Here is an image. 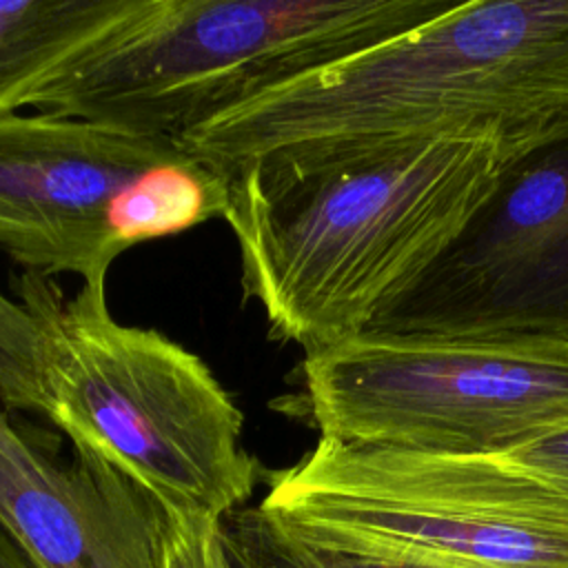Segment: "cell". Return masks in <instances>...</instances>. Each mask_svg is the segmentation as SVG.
<instances>
[{"instance_id":"obj_10","label":"cell","mask_w":568,"mask_h":568,"mask_svg":"<svg viewBox=\"0 0 568 568\" xmlns=\"http://www.w3.org/2000/svg\"><path fill=\"white\" fill-rule=\"evenodd\" d=\"M140 4L142 0H2L0 115L36 106L69 64Z\"/></svg>"},{"instance_id":"obj_2","label":"cell","mask_w":568,"mask_h":568,"mask_svg":"<svg viewBox=\"0 0 568 568\" xmlns=\"http://www.w3.org/2000/svg\"><path fill=\"white\" fill-rule=\"evenodd\" d=\"M517 162L484 131L375 162H257L226 178L242 291L304 353L390 315L444 260Z\"/></svg>"},{"instance_id":"obj_5","label":"cell","mask_w":568,"mask_h":568,"mask_svg":"<svg viewBox=\"0 0 568 568\" xmlns=\"http://www.w3.org/2000/svg\"><path fill=\"white\" fill-rule=\"evenodd\" d=\"M291 532L437 568H568V495L501 455L320 437L257 504Z\"/></svg>"},{"instance_id":"obj_12","label":"cell","mask_w":568,"mask_h":568,"mask_svg":"<svg viewBox=\"0 0 568 568\" xmlns=\"http://www.w3.org/2000/svg\"><path fill=\"white\" fill-rule=\"evenodd\" d=\"M42 333L22 302L0 291V397L7 408L42 413Z\"/></svg>"},{"instance_id":"obj_9","label":"cell","mask_w":568,"mask_h":568,"mask_svg":"<svg viewBox=\"0 0 568 568\" xmlns=\"http://www.w3.org/2000/svg\"><path fill=\"white\" fill-rule=\"evenodd\" d=\"M0 526L36 568H162L171 517L106 462L60 459L4 408Z\"/></svg>"},{"instance_id":"obj_3","label":"cell","mask_w":568,"mask_h":568,"mask_svg":"<svg viewBox=\"0 0 568 568\" xmlns=\"http://www.w3.org/2000/svg\"><path fill=\"white\" fill-rule=\"evenodd\" d=\"M22 304L42 333V415L144 488L171 517L222 521L253 495L260 462L244 415L195 353L118 322L106 286L73 297L27 273Z\"/></svg>"},{"instance_id":"obj_8","label":"cell","mask_w":568,"mask_h":568,"mask_svg":"<svg viewBox=\"0 0 568 568\" xmlns=\"http://www.w3.org/2000/svg\"><path fill=\"white\" fill-rule=\"evenodd\" d=\"M184 155L173 138L38 113L0 115V251L27 273L106 286L126 251L118 220L133 182Z\"/></svg>"},{"instance_id":"obj_11","label":"cell","mask_w":568,"mask_h":568,"mask_svg":"<svg viewBox=\"0 0 568 568\" xmlns=\"http://www.w3.org/2000/svg\"><path fill=\"white\" fill-rule=\"evenodd\" d=\"M222 526L237 568H437L304 539L257 506L233 510Z\"/></svg>"},{"instance_id":"obj_13","label":"cell","mask_w":568,"mask_h":568,"mask_svg":"<svg viewBox=\"0 0 568 568\" xmlns=\"http://www.w3.org/2000/svg\"><path fill=\"white\" fill-rule=\"evenodd\" d=\"M162 568H237L222 521L171 517Z\"/></svg>"},{"instance_id":"obj_14","label":"cell","mask_w":568,"mask_h":568,"mask_svg":"<svg viewBox=\"0 0 568 568\" xmlns=\"http://www.w3.org/2000/svg\"><path fill=\"white\" fill-rule=\"evenodd\" d=\"M501 457L568 495V424L530 439Z\"/></svg>"},{"instance_id":"obj_1","label":"cell","mask_w":568,"mask_h":568,"mask_svg":"<svg viewBox=\"0 0 568 568\" xmlns=\"http://www.w3.org/2000/svg\"><path fill=\"white\" fill-rule=\"evenodd\" d=\"M568 115V0H466L282 78L173 140L224 180L257 162L344 166L497 131L515 158Z\"/></svg>"},{"instance_id":"obj_17","label":"cell","mask_w":568,"mask_h":568,"mask_svg":"<svg viewBox=\"0 0 568 568\" xmlns=\"http://www.w3.org/2000/svg\"><path fill=\"white\" fill-rule=\"evenodd\" d=\"M4 408H7V406H4V402H2V397H0V413H2Z\"/></svg>"},{"instance_id":"obj_7","label":"cell","mask_w":568,"mask_h":568,"mask_svg":"<svg viewBox=\"0 0 568 568\" xmlns=\"http://www.w3.org/2000/svg\"><path fill=\"white\" fill-rule=\"evenodd\" d=\"M373 328L568 342V140L513 162L444 260Z\"/></svg>"},{"instance_id":"obj_16","label":"cell","mask_w":568,"mask_h":568,"mask_svg":"<svg viewBox=\"0 0 568 568\" xmlns=\"http://www.w3.org/2000/svg\"><path fill=\"white\" fill-rule=\"evenodd\" d=\"M564 140H568V115L561 118L559 122H555L552 126H548V129L539 135V140L535 142L532 149L546 146V144H552V142H564Z\"/></svg>"},{"instance_id":"obj_4","label":"cell","mask_w":568,"mask_h":568,"mask_svg":"<svg viewBox=\"0 0 568 568\" xmlns=\"http://www.w3.org/2000/svg\"><path fill=\"white\" fill-rule=\"evenodd\" d=\"M446 0H142L36 109L175 138L300 71L422 27Z\"/></svg>"},{"instance_id":"obj_15","label":"cell","mask_w":568,"mask_h":568,"mask_svg":"<svg viewBox=\"0 0 568 568\" xmlns=\"http://www.w3.org/2000/svg\"><path fill=\"white\" fill-rule=\"evenodd\" d=\"M0 568H36L2 526H0Z\"/></svg>"},{"instance_id":"obj_6","label":"cell","mask_w":568,"mask_h":568,"mask_svg":"<svg viewBox=\"0 0 568 568\" xmlns=\"http://www.w3.org/2000/svg\"><path fill=\"white\" fill-rule=\"evenodd\" d=\"M320 437L439 455H504L568 424V342L368 328L304 353Z\"/></svg>"}]
</instances>
